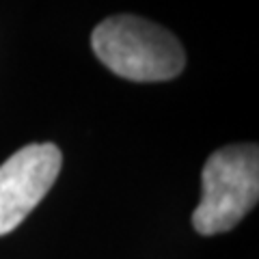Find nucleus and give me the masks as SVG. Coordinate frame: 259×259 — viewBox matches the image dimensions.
Wrapping results in <instances>:
<instances>
[{
  "instance_id": "1",
  "label": "nucleus",
  "mask_w": 259,
  "mask_h": 259,
  "mask_svg": "<svg viewBox=\"0 0 259 259\" xmlns=\"http://www.w3.org/2000/svg\"><path fill=\"white\" fill-rule=\"evenodd\" d=\"M91 48L106 67L132 82H164L182 74L186 52L171 30L136 15L100 22Z\"/></svg>"
},
{
  "instance_id": "2",
  "label": "nucleus",
  "mask_w": 259,
  "mask_h": 259,
  "mask_svg": "<svg viewBox=\"0 0 259 259\" xmlns=\"http://www.w3.org/2000/svg\"><path fill=\"white\" fill-rule=\"evenodd\" d=\"M201 201L192 212V227L201 236L233 229L259 197L257 145H227L207 158L201 173Z\"/></svg>"
},
{
  "instance_id": "3",
  "label": "nucleus",
  "mask_w": 259,
  "mask_h": 259,
  "mask_svg": "<svg viewBox=\"0 0 259 259\" xmlns=\"http://www.w3.org/2000/svg\"><path fill=\"white\" fill-rule=\"evenodd\" d=\"M63 153L52 143H32L0 164V236L18 229L44 201L61 173Z\"/></svg>"
}]
</instances>
